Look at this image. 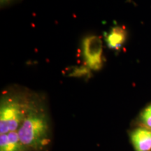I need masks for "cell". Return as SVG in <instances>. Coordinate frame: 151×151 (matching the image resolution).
I'll list each match as a JSON object with an SVG mask.
<instances>
[{
    "mask_svg": "<svg viewBox=\"0 0 151 151\" xmlns=\"http://www.w3.org/2000/svg\"><path fill=\"white\" fill-rule=\"evenodd\" d=\"M129 135L135 151H151V128L139 125Z\"/></svg>",
    "mask_w": 151,
    "mask_h": 151,
    "instance_id": "4",
    "label": "cell"
},
{
    "mask_svg": "<svg viewBox=\"0 0 151 151\" xmlns=\"http://www.w3.org/2000/svg\"><path fill=\"white\" fill-rule=\"evenodd\" d=\"M83 60L89 69L99 71L104 65L103 42L101 38L95 35L86 37L82 42Z\"/></svg>",
    "mask_w": 151,
    "mask_h": 151,
    "instance_id": "3",
    "label": "cell"
},
{
    "mask_svg": "<svg viewBox=\"0 0 151 151\" xmlns=\"http://www.w3.org/2000/svg\"><path fill=\"white\" fill-rule=\"evenodd\" d=\"M0 151H28L19 138L18 131L0 134Z\"/></svg>",
    "mask_w": 151,
    "mask_h": 151,
    "instance_id": "6",
    "label": "cell"
},
{
    "mask_svg": "<svg viewBox=\"0 0 151 151\" xmlns=\"http://www.w3.org/2000/svg\"><path fill=\"white\" fill-rule=\"evenodd\" d=\"M127 32L124 26L116 25L111 28L109 32L105 36L107 46L111 50H119L126 43Z\"/></svg>",
    "mask_w": 151,
    "mask_h": 151,
    "instance_id": "5",
    "label": "cell"
},
{
    "mask_svg": "<svg viewBox=\"0 0 151 151\" xmlns=\"http://www.w3.org/2000/svg\"><path fill=\"white\" fill-rule=\"evenodd\" d=\"M16 0H0V6L1 9L5 8V7L10 6L12 4H14Z\"/></svg>",
    "mask_w": 151,
    "mask_h": 151,
    "instance_id": "8",
    "label": "cell"
},
{
    "mask_svg": "<svg viewBox=\"0 0 151 151\" xmlns=\"http://www.w3.org/2000/svg\"><path fill=\"white\" fill-rule=\"evenodd\" d=\"M28 151H47L51 142V122L46 100L35 92L23 122L18 130Z\"/></svg>",
    "mask_w": 151,
    "mask_h": 151,
    "instance_id": "1",
    "label": "cell"
},
{
    "mask_svg": "<svg viewBox=\"0 0 151 151\" xmlns=\"http://www.w3.org/2000/svg\"><path fill=\"white\" fill-rule=\"evenodd\" d=\"M35 92L14 86L4 90L0 98V134L18 131L31 104Z\"/></svg>",
    "mask_w": 151,
    "mask_h": 151,
    "instance_id": "2",
    "label": "cell"
},
{
    "mask_svg": "<svg viewBox=\"0 0 151 151\" xmlns=\"http://www.w3.org/2000/svg\"><path fill=\"white\" fill-rule=\"evenodd\" d=\"M137 122L139 126L151 128V103L146 106L139 113Z\"/></svg>",
    "mask_w": 151,
    "mask_h": 151,
    "instance_id": "7",
    "label": "cell"
}]
</instances>
